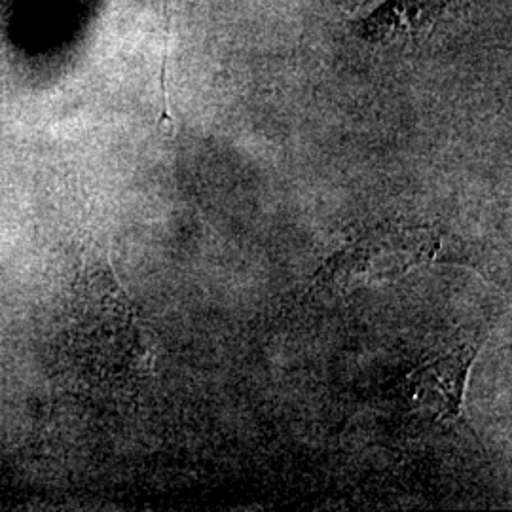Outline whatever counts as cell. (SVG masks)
Listing matches in <instances>:
<instances>
[{
	"instance_id": "6da1fadb",
	"label": "cell",
	"mask_w": 512,
	"mask_h": 512,
	"mask_svg": "<svg viewBox=\"0 0 512 512\" xmlns=\"http://www.w3.org/2000/svg\"><path fill=\"white\" fill-rule=\"evenodd\" d=\"M442 0H393L366 21L368 37L393 38L412 35L437 16Z\"/></svg>"
}]
</instances>
